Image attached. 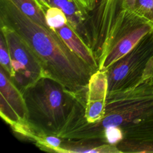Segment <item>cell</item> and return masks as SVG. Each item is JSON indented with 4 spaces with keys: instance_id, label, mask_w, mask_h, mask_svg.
Returning <instances> with one entry per match:
<instances>
[{
    "instance_id": "obj_16",
    "label": "cell",
    "mask_w": 153,
    "mask_h": 153,
    "mask_svg": "<svg viewBox=\"0 0 153 153\" xmlns=\"http://www.w3.org/2000/svg\"><path fill=\"white\" fill-rule=\"evenodd\" d=\"M0 64L10 79L13 75L11 65V58L5 39L2 33L0 35Z\"/></svg>"
},
{
    "instance_id": "obj_2",
    "label": "cell",
    "mask_w": 153,
    "mask_h": 153,
    "mask_svg": "<svg viewBox=\"0 0 153 153\" xmlns=\"http://www.w3.org/2000/svg\"><path fill=\"white\" fill-rule=\"evenodd\" d=\"M110 127L121 128L122 140L153 142V79L107 96L103 118L94 123L82 120L71 131L70 136L74 139L106 141L104 130Z\"/></svg>"
},
{
    "instance_id": "obj_17",
    "label": "cell",
    "mask_w": 153,
    "mask_h": 153,
    "mask_svg": "<svg viewBox=\"0 0 153 153\" xmlns=\"http://www.w3.org/2000/svg\"><path fill=\"white\" fill-rule=\"evenodd\" d=\"M133 11L153 24V0H136Z\"/></svg>"
},
{
    "instance_id": "obj_13",
    "label": "cell",
    "mask_w": 153,
    "mask_h": 153,
    "mask_svg": "<svg viewBox=\"0 0 153 153\" xmlns=\"http://www.w3.org/2000/svg\"><path fill=\"white\" fill-rule=\"evenodd\" d=\"M23 13L41 25L47 26L45 14L35 0H11Z\"/></svg>"
},
{
    "instance_id": "obj_7",
    "label": "cell",
    "mask_w": 153,
    "mask_h": 153,
    "mask_svg": "<svg viewBox=\"0 0 153 153\" xmlns=\"http://www.w3.org/2000/svg\"><path fill=\"white\" fill-rule=\"evenodd\" d=\"M0 26L11 58V79L22 93L45 75L39 60L24 40L12 29Z\"/></svg>"
},
{
    "instance_id": "obj_4",
    "label": "cell",
    "mask_w": 153,
    "mask_h": 153,
    "mask_svg": "<svg viewBox=\"0 0 153 153\" xmlns=\"http://www.w3.org/2000/svg\"><path fill=\"white\" fill-rule=\"evenodd\" d=\"M107 96L153 79V31L106 71Z\"/></svg>"
},
{
    "instance_id": "obj_1",
    "label": "cell",
    "mask_w": 153,
    "mask_h": 153,
    "mask_svg": "<svg viewBox=\"0 0 153 153\" xmlns=\"http://www.w3.org/2000/svg\"><path fill=\"white\" fill-rule=\"evenodd\" d=\"M0 25L12 29L24 40L39 60L45 76L86 102L88 84L96 71L56 31L32 19L11 0H0Z\"/></svg>"
},
{
    "instance_id": "obj_15",
    "label": "cell",
    "mask_w": 153,
    "mask_h": 153,
    "mask_svg": "<svg viewBox=\"0 0 153 153\" xmlns=\"http://www.w3.org/2000/svg\"><path fill=\"white\" fill-rule=\"evenodd\" d=\"M116 146L120 152L153 153V142L131 143L121 140Z\"/></svg>"
},
{
    "instance_id": "obj_20",
    "label": "cell",
    "mask_w": 153,
    "mask_h": 153,
    "mask_svg": "<svg viewBox=\"0 0 153 153\" xmlns=\"http://www.w3.org/2000/svg\"><path fill=\"white\" fill-rule=\"evenodd\" d=\"M36 2L38 4V5L41 7V8L42 9L44 12L46 11L47 9L50 7L48 1L49 0H35ZM45 14V13H44Z\"/></svg>"
},
{
    "instance_id": "obj_8",
    "label": "cell",
    "mask_w": 153,
    "mask_h": 153,
    "mask_svg": "<svg viewBox=\"0 0 153 153\" xmlns=\"http://www.w3.org/2000/svg\"><path fill=\"white\" fill-rule=\"evenodd\" d=\"M0 115L17 134L25 137L29 132L27 110L23 95L1 66Z\"/></svg>"
},
{
    "instance_id": "obj_9",
    "label": "cell",
    "mask_w": 153,
    "mask_h": 153,
    "mask_svg": "<svg viewBox=\"0 0 153 153\" xmlns=\"http://www.w3.org/2000/svg\"><path fill=\"white\" fill-rule=\"evenodd\" d=\"M108 91L106 71L97 70L91 76L87 87L84 118L88 123L102 119L105 114Z\"/></svg>"
},
{
    "instance_id": "obj_5",
    "label": "cell",
    "mask_w": 153,
    "mask_h": 153,
    "mask_svg": "<svg viewBox=\"0 0 153 153\" xmlns=\"http://www.w3.org/2000/svg\"><path fill=\"white\" fill-rule=\"evenodd\" d=\"M127 10L126 0H97L84 25V42L93 53L99 68L102 65L112 34Z\"/></svg>"
},
{
    "instance_id": "obj_18",
    "label": "cell",
    "mask_w": 153,
    "mask_h": 153,
    "mask_svg": "<svg viewBox=\"0 0 153 153\" xmlns=\"http://www.w3.org/2000/svg\"><path fill=\"white\" fill-rule=\"evenodd\" d=\"M105 139L111 145H116L123 139V133L118 127H110L104 130Z\"/></svg>"
},
{
    "instance_id": "obj_12",
    "label": "cell",
    "mask_w": 153,
    "mask_h": 153,
    "mask_svg": "<svg viewBox=\"0 0 153 153\" xmlns=\"http://www.w3.org/2000/svg\"><path fill=\"white\" fill-rule=\"evenodd\" d=\"M48 3L50 7H57L65 13L68 23L83 39L84 25L88 15V11L74 0H49Z\"/></svg>"
},
{
    "instance_id": "obj_14",
    "label": "cell",
    "mask_w": 153,
    "mask_h": 153,
    "mask_svg": "<svg viewBox=\"0 0 153 153\" xmlns=\"http://www.w3.org/2000/svg\"><path fill=\"white\" fill-rule=\"evenodd\" d=\"M44 13L47 25L53 30L59 28L68 23L65 13L57 7H50Z\"/></svg>"
},
{
    "instance_id": "obj_19",
    "label": "cell",
    "mask_w": 153,
    "mask_h": 153,
    "mask_svg": "<svg viewBox=\"0 0 153 153\" xmlns=\"http://www.w3.org/2000/svg\"><path fill=\"white\" fill-rule=\"evenodd\" d=\"M80 7L85 10L88 13L92 11L96 3L97 0H74Z\"/></svg>"
},
{
    "instance_id": "obj_6",
    "label": "cell",
    "mask_w": 153,
    "mask_h": 153,
    "mask_svg": "<svg viewBox=\"0 0 153 153\" xmlns=\"http://www.w3.org/2000/svg\"><path fill=\"white\" fill-rule=\"evenodd\" d=\"M152 31V23L132 10H126L112 34L103 61L98 70L106 71Z\"/></svg>"
},
{
    "instance_id": "obj_21",
    "label": "cell",
    "mask_w": 153,
    "mask_h": 153,
    "mask_svg": "<svg viewBox=\"0 0 153 153\" xmlns=\"http://www.w3.org/2000/svg\"><path fill=\"white\" fill-rule=\"evenodd\" d=\"M136 0H126V4H127V8L129 10H133L135 4H136Z\"/></svg>"
},
{
    "instance_id": "obj_11",
    "label": "cell",
    "mask_w": 153,
    "mask_h": 153,
    "mask_svg": "<svg viewBox=\"0 0 153 153\" xmlns=\"http://www.w3.org/2000/svg\"><path fill=\"white\" fill-rule=\"evenodd\" d=\"M56 152L60 153H120L116 145L102 139H63Z\"/></svg>"
},
{
    "instance_id": "obj_10",
    "label": "cell",
    "mask_w": 153,
    "mask_h": 153,
    "mask_svg": "<svg viewBox=\"0 0 153 153\" xmlns=\"http://www.w3.org/2000/svg\"><path fill=\"white\" fill-rule=\"evenodd\" d=\"M54 30L57 33L70 49L87 63L94 71L99 69L97 62L93 53L68 22Z\"/></svg>"
},
{
    "instance_id": "obj_3",
    "label": "cell",
    "mask_w": 153,
    "mask_h": 153,
    "mask_svg": "<svg viewBox=\"0 0 153 153\" xmlns=\"http://www.w3.org/2000/svg\"><path fill=\"white\" fill-rule=\"evenodd\" d=\"M22 94L35 141L44 135L60 137L84 115L85 104L49 76H42Z\"/></svg>"
}]
</instances>
